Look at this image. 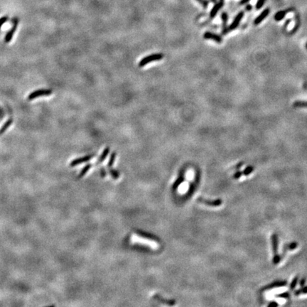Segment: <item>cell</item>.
Here are the masks:
<instances>
[{
	"instance_id": "cell-16",
	"label": "cell",
	"mask_w": 307,
	"mask_h": 307,
	"mask_svg": "<svg viewBox=\"0 0 307 307\" xmlns=\"http://www.w3.org/2000/svg\"><path fill=\"white\" fill-rule=\"evenodd\" d=\"M109 147H106V148L105 149V150H104L103 152L102 153L101 156L99 157V159H98L97 164H100V163H102L104 160H105V159L107 157V154H109Z\"/></svg>"
},
{
	"instance_id": "cell-11",
	"label": "cell",
	"mask_w": 307,
	"mask_h": 307,
	"mask_svg": "<svg viewBox=\"0 0 307 307\" xmlns=\"http://www.w3.org/2000/svg\"><path fill=\"white\" fill-rule=\"evenodd\" d=\"M223 5H224V2L222 0H220L219 2L215 4V6L213 7V9H212L211 11V12H210V17H211V19H213V18L216 16V14H218L219 10H220V9L223 7Z\"/></svg>"
},
{
	"instance_id": "cell-22",
	"label": "cell",
	"mask_w": 307,
	"mask_h": 307,
	"mask_svg": "<svg viewBox=\"0 0 307 307\" xmlns=\"http://www.w3.org/2000/svg\"><path fill=\"white\" fill-rule=\"evenodd\" d=\"M281 259H282V258H281V254H276V255H274L272 258V263L274 264V265H277V264H279L280 263Z\"/></svg>"
},
{
	"instance_id": "cell-31",
	"label": "cell",
	"mask_w": 307,
	"mask_h": 307,
	"mask_svg": "<svg viewBox=\"0 0 307 307\" xmlns=\"http://www.w3.org/2000/svg\"><path fill=\"white\" fill-rule=\"evenodd\" d=\"M279 306V304L275 301H271L268 304H267V306L268 307H276Z\"/></svg>"
},
{
	"instance_id": "cell-13",
	"label": "cell",
	"mask_w": 307,
	"mask_h": 307,
	"mask_svg": "<svg viewBox=\"0 0 307 307\" xmlns=\"http://www.w3.org/2000/svg\"><path fill=\"white\" fill-rule=\"evenodd\" d=\"M221 19L222 21V25H223L222 33H223V34H227L229 31V29H228V27H227V22H228V17L227 13H225V12L222 13Z\"/></svg>"
},
{
	"instance_id": "cell-2",
	"label": "cell",
	"mask_w": 307,
	"mask_h": 307,
	"mask_svg": "<svg viewBox=\"0 0 307 307\" xmlns=\"http://www.w3.org/2000/svg\"><path fill=\"white\" fill-rule=\"evenodd\" d=\"M53 93L52 90L49 89H40L34 91L31 93H30L28 96V100H32L34 99H36L38 98H40L41 96H48Z\"/></svg>"
},
{
	"instance_id": "cell-29",
	"label": "cell",
	"mask_w": 307,
	"mask_h": 307,
	"mask_svg": "<svg viewBox=\"0 0 307 307\" xmlns=\"http://www.w3.org/2000/svg\"><path fill=\"white\" fill-rule=\"evenodd\" d=\"M184 181V178H183V177H180V178H179V179H178V180H177L176 181L175 184H174V188H177L178 186H179V185H181V184H182L183 181Z\"/></svg>"
},
{
	"instance_id": "cell-32",
	"label": "cell",
	"mask_w": 307,
	"mask_h": 307,
	"mask_svg": "<svg viewBox=\"0 0 307 307\" xmlns=\"http://www.w3.org/2000/svg\"><path fill=\"white\" fill-rule=\"evenodd\" d=\"M305 284H306V279H305V278H301L300 281H299V285H300V287H304Z\"/></svg>"
},
{
	"instance_id": "cell-7",
	"label": "cell",
	"mask_w": 307,
	"mask_h": 307,
	"mask_svg": "<svg viewBox=\"0 0 307 307\" xmlns=\"http://www.w3.org/2000/svg\"><path fill=\"white\" fill-rule=\"evenodd\" d=\"M203 38L205 39H208V40H213L215 42L218 43V44H221L222 42V38L218 36V34H215L214 33H212V32H206L203 34Z\"/></svg>"
},
{
	"instance_id": "cell-3",
	"label": "cell",
	"mask_w": 307,
	"mask_h": 307,
	"mask_svg": "<svg viewBox=\"0 0 307 307\" xmlns=\"http://www.w3.org/2000/svg\"><path fill=\"white\" fill-rule=\"evenodd\" d=\"M197 201L206 205V206H211V207H219L222 203V201L220 198L215 199V200H209V199L204 198L203 197H198L197 199Z\"/></svg>"
},
{
	"instance_id": "cell-14",
	"label": "cell",
	"mask_w": 307,
	"mask_h": 307,
	"mask_svg": "<svg viewBox=\"0 0 307 307\" xmlns=\"http://www.w3.org/2000/svg\"><path fill=\"white\" fill-rule=\"evenodd\" d=\"M289 11H290V9L282 10L280 11V12H276L275 15H274V19H275V21H281V19H283L284 17L285 16H286V14L289 12Z\"/></svg>"
},
{
	"instance_id": "cell-21",
	"label": "cell",
	"mask_w": 307,
	"mask_h": 307,
	"mask_svg": "<svg viewBox=\"0 0 307 307\" xmlns=\"http://www.w3.org/2000/svg\"><path fill=\"white\" fill-rule=\"evenodd\" d=\"M293 106L294 107H307L306 101H296L294 102Z\"/></svg>"
},
{
	"instance_id": "cell-35",
	"label": "cell",
	"mask_w": 307,
	"mask_h": 307,
	"mask_svg": "<svg viewBox=\"0 0 307 307\" xmlns=\"http://www.w3.org/2000/svg\"><path fill=\"white\" fill-rule=\"evenodd\" d=\"M249 1H250V0H241V1H240V4H245L247 3Z\"/></svg>"
},
{
	"instance_id": "cell-30",
	"label": "cell",
	"mask_w": 307,
	"mask_h": 307,
	"mask_svg": "<svg viewBox=\"0 0 307 307\" xmlns=\"http://www.w3.org/2000/svg\"><path fill=\"white\" fill-rule=\"evenodd\" d=\"M109 172H110L111 176H112L113 179H118V178H119V174H118L117 172L115 171H114V170L111 169V168H110V169H109Z\"/></svg>"
},
{
	"instance_id": "cell-1",
	"label": "cell",
	"mask_w": 307,
	"mask_h": 307,
	"mask_svg": "<svg viewBox=\"0 0 307 307\" xmlns=\"http://www.w3.org/2000/svg\"><path fill=\"white\" fill-rule=\"evenodd\" d=\"M163 58H164V55L162 53H154V54L147 55V56L144 57V58L140 61L139 66V67H143V66H146L147 64L151 62L161 60Z\"/></svg>"
},
{
	"instance_id": "cell-10",
	"label": "cell",
	"mask_w": 307,
	"mask_h": 307,
	"mask_svg": "<svg viewBox=\"0 0 307 307\" xmlns=\"http://www.w3.org/2000/svg\"><path fill=\"white\" fill-rule=\"evenodd\" d=\"M270 12V10L269 8H267V9H265V10H263V12H262V13L260 14L255 19H254V24L258 25V24H260V23H262V21H263L264 20H265V18H266L267 16L269 15Z\"/></svg>"
},
{
	"instance_id": "cell-33",
	"label": "cell",
	"mask_w": 307,
	"mask_h": 307,
	"mask_svg": "<svg viewBox=\"0 0 307 307\" xmlns=\"http://www.w3.org/2000/svg\"><path fill=\"white\" fill-rule=\"evenodd\" d=\"M198 1H200V2L203 5L204 7H206H206H207L208 4V1H206V0H198Z\"/></svg>"
},
{
	"instance_id": "cell-24",
	"label": "cell",
	"mask_w": 307,
	"mask_h": 307,
	"mask_svg": "<svg viewBox=\"0 0 307 307\" xmlns=\"http://www.w3.org/2000/svg\"><path fill=\"white\" fill-rule=\"evenodd\" d=\"M90 168H91V164H88L87 166H85V167H84L83 168H82V171L80 172V174H79L78 176H79V177H82V176L85 175V174L86 173H87L88 171V170H89Z\"/></svg>"
},
{
	"instance_id": "cell-37",
	"label": "cell",
	"mask_w": 307,
	"mask_h": 307,
	"mask_svg": "<svg viewBox=\"0 0 307 307\" xmlns=\"http://www.w3.org/2000/svg\"><path fill=\"white\" fill-rule=\"evenodd\" d=\"M306 49H307V43L306 44Z\"/></svg>"
},
{
	"instance_id": "cell-19",
	"label": "cell",
	"mask_w": 307,
	"mask_h": 307,
	"mask_svg": "<svg viewBox=\"0 0 307 307\" xmlns=\"http://www.w3.org/2000/svg\"><path fill=\"white\" fill-rule=\"evenodd\" d=\"M298 281H299V276H295L290 283L289 289L291 291L294 290V289H295L296 287H297Z\"/></svg>"
},
{
	"instance_id": "cell-12",
	"label": "cell",
	"mask_w": 307,
	"mask_h": 307,
	"mask_svg": "<svg viewBox=\"0 0 307 307\" xmlns=\"http://www.w3.org/2000/svg\"><path fill=\"white\" fill-rule=\"evenodd\" d=\"M94 156L95 155H88V156H85V157L78 158V159H75V160H73L71 162V166H77V165H78L79 164H82V163L85 162V161L90 160L93 157H94Z\"/></svg>"
},
{
	"instance_id": "cell-15",
	"label": "cell",
	"mask_w": 307,
	"mask_h": 307,
	"mask_svg": "<svg viewBox=\"0 0 307 307\" xmlns=\"http://www.w3.org/2000/svg\"><path fill=\"white\" fill-rule=\"evenodd\" d=\"M12 123H13V120L12 119V118H10V119H9L5 123L4 125H2V127L0 128V135H1V134H3L7 130V129L11 125H12Z\"/></svg>"
},
{
	"instance_id": "cell-4",
	"label": "cell",
	"mask_w": 307,
	"mask_h": 307,
	"mask_svg": "<svg viewBox=\"0 0 307 307\" xmlns=\"http://www.w3.org/2000/svg\"><path fill=\"white\" fill-rule=\"evenodd\" d=\"M18 24H19V21L18 19H16V21H14V25L12 26V27L11 29L7 32L4 37V42L5 43H9L11 41H12V38L14 36V34L15 33L16 31H17V28L18 27Z\"/></svg>"
},
{
	"instance_id": "cell-27",
	"label": "cell",
	"mask_w": 307,
	"mask_h": 307,
	"mask_svg": "<svg viewBox=\"0 0 307 307\" xmlns=\"http://www.w3.org/2000/svg\"><path fill=\"white\" fill-rule=\"evenodd\" d=\"M9 19L8 16H4L1 18H0V28L3 26L4 23H6Z\"/></svg>"
},
{
	"instance_id": "cell-17",
	"label": "cell",
	"mask_w": 307,
	"mask_h": 307,
	"mask_svg": "<svg viewBox=\"0 0 307 307\" xmlns=\"http://www.w3.org/2000/svg\"><path fill=\"white\" fill-rule=\"evenodd\" d=\"M154 299H157V300L159 301H161V302H163V303H165V304H168V305L175 304V301H174V300H167V299H164L158 295L154 296Z\"/></svg>"
},
{
	"instance_id": "cell-28",
	"label": "cell",
	"mask_w": 307,
	"mask_h": 307,
	"mask_svg": "<svg viewBox=\"0 0 307 307\" xmlns=\"http://www.w3.org/2000/svg\"><path fill=\"white\" fill-rule=\"evenodd\" d=\"M242 175V172L240 171V170H238L236 172V173L233 174V178L234 179H240V178H241Z\"/></svg>"
},
{
	"instance_id": "cell-23",
	"label": "cell",
	"mask_w": 307,
	"mask_h": 307,
	"mask_svg": "<svg viewBox=\"0 0 307 307\" xmlns=\"http://www.w3.org/2000/svg\"><path fill=\"white\" fill-rule=\"evenodd\" d=\"M275 297L276 298H281V299H289L290 298V294L289 292H283V293H280L276 294Z\"/></svg>"
},
{
	"instance_id": "cell-8",
	"label": "cell",
	"mask_w": 307,
	"mask_h": 307,
	"mask_svg": "<svg viewBox=\"0 0 307 307\" xmlns=\"http://www.w3.org/2000/svg\"><path fill=\"white\" fill-rule=\"evenodd\" d=\"M297 247H298V243L297 242H289V243L284 244L282 247V252H281V258H283L285 256V254H286L287 251L294 250V249H297Z\"/></svg>"
},
{
	"instance_id": "cell-36",
	"label": "cell",
	"mask_w": 307,
	"mask_h": 307,
	"mask_svg": "<svg viewBox=\"0 0 307 307\" xmlns=\"http://www.w3.org/2000/svg\"><path fill=\"white\" fill-rule=\"evenodd\" d=\"M247 9L248 10V11L252 9V6H251V5H249V4L247 5Z\"/></svg>"
},
{
	"instance_id": "cell-26",
	"label": "cell",
	"mask_w": 307,
	"mask_h": 307,
	"mask_svg": "<svg viewBox=\"0 0 307 307\" xmlns=\"http://www.w3.org/2000/svg\"><path fill=\"white\" fill-rule=\"evenodd\" d=\"M265 1H266V0H258L255 6L256 9H260L263 7Z\"/></svg>"
},
{
	"instance_id": "cell-25",
	"label": "cell",
	"mask_w": 307,
	"mask_h": 307,
	"mask_svg": "<svg viewBox=\"0 0 307 307\" xmlns=\"http://www.w3.org/2000/svg\"><path fill=\"white\" fill-rule=\"evenodd\" d=\"M115 157H116V153L115 152H113V153L112 154V155H111L110 159H109V161L108 162V165H107L109 168L112 166L113 163H114V160H115Z\"/></svg>"
},
{
	"instance_id": "cell-38",
	"label": "cell",
	"mask_w": 307,
	"mask_h": 307,
	"mask_svg": "<svg viewBox=\"0 0 307 307\" xmlns=\"http://www.w3.org/2000/svg\"><path fill=\"white\" fill-rule=\"evenodd\" d=\"M222 1H223V0H222Z\"/></svg>"
},
{
	"instance_id": "cell-6",
	"label": "cell",
	"mask_w": 307,
	"mask_h": 307,
	"mask_svg": "<svg viewBox=\"0 0 307 307\" xmlns=\"http://www.w3.org/2000/svg\"><path fill=\"white\" fill-rule=\"evenodd\" d=\"M287 281H284V280H281V281H275L274 282L270 284L267 285L263 288L264 291L266 290H270L274 288H278V287H282L287 286Z\"/></svg>"
},
{
	"instance_id": "cell-9",
	"label": "cell",
	"mask_w": 307,
	"mask_h": 307,
	"mask_svg": "<svg viewBox=\"0 0 307 307\" xmlns=\"http://www.w3.org/2000/svg\"><path fill=\"white\" fill-rule=\"evenodd\" d=\"M244 17V12H239V13L237 14V16L236 17H235L234 20H233V21L232 22V24H230V26L229 27V30L230 31H232V30H235L237 28H238V26H239V24H240V21H241L242 17Z\"/></svg>"
},
{
	"instance_id": "cell-34",
	"label": "cell",
	"mask_w": 307,
	"mask_h": 307,
	"mask_svg": "<svg viewBox=\"0 0 307 307\" xmlns=\"http://www.w3.org/2000/svg\"><path fill=\"white\" fill-rule=\"evenodd\" d=\"M242 164H243V163H242V162H240V163H239V164H236V166H235V167H234V168H235V169H236V170H239V169H240V168H241V167H242Z\"/></svg>"
},
{
	"instance_id": "cell-20",
	"label": "cell",
	"mask_w": 307,
	"mask_h": 307,
	"mask_svg": "<svg viewBox=\"0 0 307 307\" xmlns=\"http://www.w3.org/2000/svg\"><path fill=\"white\" fill-rule=\"evenodd\" d=\"M254 171V167L252 166H247L245 168V169L242 171V174L247 176L249 175L250 174H252Z\"/></svg>"
},
{
	"instance_id": "cell-18",
	"label": "cell",
	"mask_w": 307,
	"mask_h": 307,
	"mask_svg": "<svg viewBox=\"0 0 307 307\" xmlns=\"http://www.w3.org/2000/svg\"><path fill=\"white\" fill-rule=\"evenodd\" d=\"M294 295L295 296H299L301 295V294H307V286H304V287H301L300 289H299L294 291Z\"/></svg>"
},
{
	"instance_id": "cell-5",
	"label": "cell",
	"mask_w": 307,
	"mask_h": 307,
	"mask_svg": "<svg viewBox=\"0 0 307 307\" xmlns=\"http://www.w3.org/2000/svg\"><path fill=\"white\" fill-rule=\"evenodd\" d=\"M271 244H272L273 254L276 255L278 254V247H279V240L276 233H273L271 236Z\"/></svg>"
}]
</instances>
